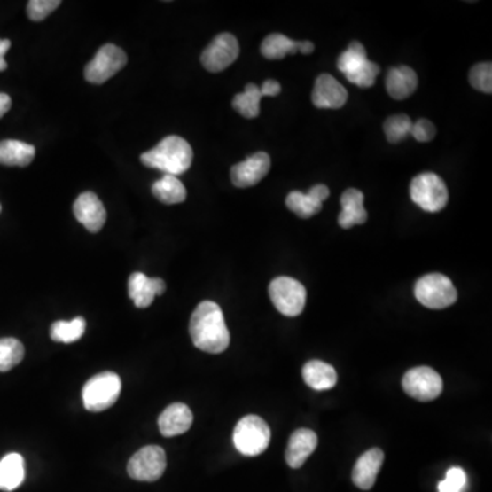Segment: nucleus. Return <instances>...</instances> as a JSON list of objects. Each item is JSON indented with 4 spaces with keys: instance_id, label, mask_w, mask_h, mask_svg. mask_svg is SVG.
<instances>
[{
    "instance_id": "nucleus-1",
    "label": "nucleus",
    "mask_w": 492,
    "mask_h": 492,
    "mask_svg": "<svg viewBox=\"0 0 492 492\" xmlns=\"http://www.w3.org/2000/svg\"><path fill=\"white\" fill-rule=\"evenodd\" d=\"M189 332L194 347L203 352L219 355L229 348V328L216 302L203 301L197 305L191 314Z\"/></svg>"
},
{
    "instance_id": "nucleus-2",
    "label": "nucleus",
    "mask_w": 492,
    "mask_h": 492,
    "mask_svg": "<svg viewBox=\"0 0 492 492\" xmlns=\"http://www.w3.org/2000/svg\"><path fill=\"white\" fill-rule=\"evenodd\" d=\"M146 168L163 171L166 176H178L189 170L193 161V151L188 141L178 136L163 138L153 150L141 155Z\"/></svg>"
},
{
    "instance_id": "nucleus-3",
    "label": "nucleus",
    "mask_w": 492,
    "mask_h": 492,
    "mask_svg": "<svg viewBox=\"0 0 492 492\" xmlns=\"http://www.w3.org/2000/svg\"><path fill=\"white\" fill-rule=\"evenodd\" d=\"M337 66L349 82L360 88L372 87L380 73L379 66L368 59L367 50L358 42L350 43L338 58Z\"/></svg>"
},
{
    "instance_id": "nucleus-4",
    "label": "nucleus",
    "mask_w": 492,
    "mask_h": 492,
    "mask_svg": "<svg viewBox=\"0 0 492 492\" xmlns=\"http://www.w3.org/2000/svg\"><path fill=\"white\" fill-rule=\"evenodd\" d=\"M269 441L271 430L269 424L259 416H245L234 428V446L244 456L254 457L264 453L269 448Z\"/></svg>"
},
{
    "instance_id": "nucleus-5",
    "label": "nucleus",
    "mask_w": 492,
    "mask_h": 492,
    "mask_svg": "<svg viewBox=\"0 0 492 492\" xmlns=\"http://www.w3.org/2000/svg\"><path fill=\"white\" fill-rule=\"evenodd\" d=\"M120 376L113 372H102L88 380L82 390V401L90 412H103L120 398Z\"/></svg>"
},
{
    "instance_id": "nucleus-6",
    "label": "nucleus",
    "mask_w": 492,
    "mask_h": 492,
    "mask_svg": "<svg viewBox=\"0 0 492 492\" xmlns=\"http://www.w3.org/2000/svg\"><path fill=\"white\" fill-rule=\"evenodd\" d=\"M413 203L426 212L441 211L449 203V191L441 176L433 173H423L413 178L410 184Z\"/></svg>"
},
{
    "instance_id": "nucleus-7",
    "label": "nucleus",
    "mask_w": 492,
    "mask_h": 492,
    "mask_svg": "<svg viewBox=\"0 0 492 492\" xmlns=\"http://www.w3.org/2000/svg\"><path fill=\"white\" fill-rule=\"evenodd\" d=\"M418 301L430 309H445L457 301V290L445 275L430 274L416 282Z\"/></svg>"
},
{
    "instance_id": "nucleus-8",
    "label": "nucleus",
    "mask_w": 492,
    "mask_h": 492,
    "mask_svg": "<svg viewBox=\"0 0 492 492\" xmlns=\"http://www.w3.org/2000/svg\"><path fill=\"white\" fill-rule=\"evenodd\" d=\"M269 297L272 304L285 316L294 317L302 314L307 302V290L304 285L293 277H275L269 285Z\"/></svg>"
},
{
    "instance_id": "nucleus-9",
    "label": "nucleus",
    "mask_w": 492,
    "mask_h": 492,
    "mask_svg": "<svg viewBox=\"0 0 492 492\" xmlns=\"http://www.w3.org/2000/svg\"><path fill=\"white\" fill-rule=\"evenodd\" d=\"M128 63L123 50L113 44L103 45L85 67V80L92 84H105V81L117 74Z\"/></svg>"
},
{
    "instance_id": "nucleus-10",
    "label": "nucleus",
    "mask_w": 492,
    "mask_h": 492,
    "mask_svg": "<svg viewBox=\"0 0 492 492\" xmlns=\"http://www.w3.org/2000/svg\"><path fill=\"white\" fill-rule=\"evenodd\" d=\"M168 459L163 449L159 446H145L131 457L128 464V473L133 480L156 481L163 476Z\"/></svg>"
},
{
    "instance_id": "nucleus-11",
    "label": "nucleus",
    "mask_w": 492,
    "mask_h": 492,
    "mask_svg": "<svg viewBox=\"0 0 492 492\" xmlns=\"http://www.w3.org/2000/svg\"><path fill=\"white\" fill-rule=\"evenodd\" d=\"M402 387L405 393L415 400L428 402L441 395L443 380L433 368L416 367L403 376Z\"/></svg>"
},
{
    "instance_id": "nucleus-12",
    "label": "nucleus",
    "mask_w": 492,
    "mask_h": 492,
    "mask_svg": "<svg viewBox=\"0 0 492 492\" xmlns=\"http://www.w3.org/2000/svg\"><path fill=\"white\" fill-rule=\"evenodd\" d=\"M239 55L238 40L230 33H221L204 50L201 63L208 72H223L236 62Z\"/></svg>"
},
{
    "instance_id": "nucleus-13",
    "label": "nucleus",
    "mask_w": 492,
    "mask_h": 492,
    "mask_svg": "<svg viewBox=\"0 0 492 492\" xmlns=\"http://www.w3.org/2000/svg\"><path fill=\"white\" fill-rule=\"evenodd\" d=\"M271 168V158L269 153L257 152L246 160L236 164L231 168V181L237 188H251L257 185Z\"/></svg>"
},
{
    "instance_id": "nucleus-14",
    "label": "nucleus",
    "mask_w": 492,
    "mask_h": 492,
    "mask_svg": "<svg viewBox=\"0 0 492 492\" xmlns=\"http://www.w3.org/2000/svg\"><path fill=\"white\" fill-rule=\"evenodd\" d=\"M75 219L90 233H98L105 226L107 212L102 201L92 191L80 194L73 206Z\"/></svg>"
},
{
    "instance_id": "nucleus-15",
    "label": "nucleus",
    "mask_w": 492,
    "mask_h": 492,
    "mask_svg": "<svg viewBox=\"0 0 492 492\" xmlns=\"http://www.w3.org/2000/svg\"><path fill=\"white\" fill-rule=\"evenodd\" d=\"M330 196V189L325 185H316L307 194L301 191H290L286 197V206L290 211L301 219H309L322 211L323 201Z\"/></svg>"
},
{
    "instance_id": "nucleus-16",
    "label": "nucleus",
    "mask_w": 492,
    "mask_h": 492,
    "mask_svg": "<svg viewBox=\"0 0 492 492\" xmlns=\"http://www.w3.org/2000/svg\"><path fill=\"white\" fill-rule=\"evenodd\" d=\"M310 98L315 107L338 110L347 105L348 90L332 75L320 74Z\"/></svg>"
},
{
    "instance_id": "nucleus-17",
    "label": "nucleus",
    "mask_w": 492,
    "mask_h": 492,
    "mask_svg": "<svg viewBox=\"0 0 492 492\" xmlns=\"http://www.w3.org/2000/svg\"><path fill=\"white\" fill-rule=\"evenodd\" d=\"M166 284L160 277H148L143 272H135L129 277V297L137 308H148L156 295H161Z\"/></svg>"
},
{
    "instance_id": "nucleus-18",
    "label": "nucleus",
    "mask_w": 492,
    "mask_h": 492,
    "mask_svg": "<svg viewBox=\"0 0 492 492\" xmlns=\"http://www.w3.org/2000/svg\"><path fill=\"white\" fill-rule=\"evenodd\" d=\"M383 461H385V453L380 449H371L367 453L363 454L353 468V483L364 491L372 488L378 473L382 468Z\"/></svg>"
},
{
    "instance_id": "nucleus-19",
    "label": "nucleus",
    "mask_w": 492,
    "mask_h": 492,
    "mask_svg": "<svg viewBox=\"0 0 492 492\" xmlns=\"http://www.w3.org/2000/svg\"><path fill=\"white\" fill-rule=\"evenodd\" d=\"M193 424V413L185 403L176 402L164 409L159 418V430L166 438L183 435Z\"/></svg>"
},
{
    "instance_id": "nucleus-20",
    "label": "nucleus",
    "mask_w": 492,
    "mask_h": 492,
    "mask_svg": "<svg viewBox=\"0 0 492 492\" xmlns=\"http://www.w3.org/2000/svg\"><path fill=\"white\" fill-rule=\"evenodd\" d=\"M317 448V435L308 428H300L290 436L286 449V463L290 468L299 469L304 465Z\"/></svg>"
},
{
    "instance_id": "nucleus-21",
    "label": "nucleus",
    "mask_w": 492,
    "mask_h": 492,
    "mask_svg": "<svg viewBox=\"0 0 492 492\" xmlns=\"http://www.w3.org/2000/svg\"><path fill=\"white\" fill-rule=\"evenodd\" d=\"M340 211L338 223L342 229H352L367 222L368 214L364 208V194L358 189H348L340 197Z\"/></svg>"
},
{
    "instance_id": "nucleus-22",
    "label": "nucleus",
    "mask_w": 492,
    "mask_h": 492,
    "mask_svg": "<svg viewBox=\"0 0 492 492\" xmlns=\"http://www.w3.org/2000/svg\"><path fill=\"white\" fill-rule=\"evenodd\" d=\"M418 78L415 70L408 66H398L388 70L386 75V90L395 100H405L418 90Z\"/></svg>"
},
{
    "instance_id": "nucleus-23",
    "label": "nucleus",
    "mask_w": 492,
    "mask_h": 492,
    "mask_svg": "<svg viewBox=\"0 0 492 492\" xmlns=\"http://www.w3.org/2000/svg\"><path fill=\"white\" fill-rule=\"evenodd\" d=\"M302 378L310 388L317 391L330 390L338 382L337 371L324 361L312 360L302 368Z\"/></svg>"
},
{
    "instance_id": "nucleus-24",
    "label": "nucleus",
    "mask_w": 492,
    "mask_h": 492,
    "mask_svg": "<svg viewBox=\"0 0 492 492\" xmlns=\"http://www.w3.org/2000/svg\"><path fill=\"white\" fill-rule=\"evenodd\" d=\"M25 479V461L21 454L10 453L0 459V489L14 491Z\"/></svg>"
},
{
    "instance_id": "nucleus-25",
    "label": "nucleus",
    "mask_w": 492,
    "mask_h": 492,
    "mask_svg": "<svg viewBox=\"0 0 492 492\" xmlns=\"http://www.w3.org/2000/svg\"><path fill=\"white\" fill-rule=\"evenodd\" d=\"M36 155V148L19 140L0 141V164L27 168Z\"/></svg>"
},
{
    "instance_id": "nucleus-26",
    "label": "nucleus",
    "mask_w": 492,
    "mask_h": 492,
    "mask_svg": "<svg viewBox=\"0 0 492 492\" xmlns=\"http://www.w3.org/2000/svg\"><path fill=\"white\" fill-rule=\"evenodd\" d=\"M302 42H295L281 33H272L262 43V54L267 59H284L287 55H294L301 50Z\"/></svg>"
},
{
    "instance_id": "nucleus-27",
    "label": "nucleus",
    "mask_w": 492,
    "mask_h": 492,
    "mask_svg": "<svg viewBox=\"0 0 492 492\" xmlns=\"http://www.w3.org/2000/svg\"><path fill=\"white\" fill-rule=\"evenodd\" d=\"M153 196L163 204H179L186 200V188L178 176H164L152 185Z\"/></svg>"
},
{
    "instance_id": "nucleus-28",
    "label": "nucleus",
    "mask_w": 492,
    "mask_h": 492,
    "mask_svg": "<svg viewBox=\"0 0 492 492\" xmlns=\"http://www.w3.org/2000/svg\"><path fill=\"white\" fill-rule=\"evenodd\" d=\"M262 98L260 88L254 84H248L245 87L244 92L238 93L233 98V108L237 113H241L242 117L254 120L259 117Z\"/></svg>"
},
{
    "instance_id": "nucleus-29",
    "label": "nucleus",
    "mask_w": 492,
    "mask_h": 492,
    "mask_svg": "<svg viewBox=\"0 0 492 492\" xmlns=\"http://www.w3.org/2000/svg\"><path fill=\"white\" fill-rule=\"evenodd\" d=\"M87 322L84 317H75L70 322H55L51 327V338L55 342L73 343L84 335Z\"/></svg>"
},
{
    "instance_id": "nucleus-30",
    "label": "nucleus",
    "mask_w": 492,
    "mask_h": 492,
    "mask_svg": "<svg viewBox=\"0 0 492 492\" xmlns=\"http://www.w3.org/2000/svg\"><path fill=\"white\" fill-rule=\"evenodd\" d=\"M25 355V348L15 338L0 340V372H7L21 363Z\"/></svg>"
},
{
    "instance_id": "nucleus-31",
    "label": "nucleus",
    "mask_w": 492,
    "mask_h": 492,
    "mask_svg": "<svg viewBox=\"0 0 492 492\" xmlns=\"http://www.w3.org/2000/svg\"><path fill=\"white\" fill-rule=\"evenodd\" d=\"M413 122L410 118L405 113H398L388 118L385 122V135L387 137L388 143L397 144L405 140L408 136H410L412 131Z\"/></svg>"
},
{
    "instance_id": "nucleus-32",
    "label": "nucleus",
    "mask_w": 492,
    "mask_h": 492,
    "mask_svg": "<svg viewBox=\"0 0 492 492\" xmlns=\"http://www.w3.org/2000/svg\"><path fill=\"white\" fill-rule=\"evenodd\" d=\"M469 81L474 90L484 93L492 92V65L489 62L479 63L472 67Z\"/></svg>"
},
{
    "instance_id": "nucleus-33",
    "label": "nucleus",
    "mask_w": 492,
    "mask_h": 492,
    "mask_svg": "<svg viewBox=\"0 0 492 492\" xmlns=\"http://www.w3.org/2000/svg\"><path fill=\"white\" fill-rule=\"evenodd\" d=\"M60 6V0H30L27 2V17L32 21H43Z\"/></svg>"
},
{
    "instance_id": "nucleus-34",
    "label": "nucleus",
    "mask_w": 492,
    "mask_h": 492,
    "mask_svg": "<svg viewBox=\"0 0 492 492\" xmlns=\"http://www.w3.org/2000/svg\"><path fill=\"white\" fill-rule=\"evenodd\" d=\"M466 473L458 466L450 468L446 473L445 480L439 483V492H463L466 486Z\"/></svg>"
},
{
    "instance_id": "nucleus-35",
    "label": "nucleus",
    "mask_w": 492,
    "mask_h": 492,
    "mask_svg": "<svg viewBox=\"0 0 492 492\" xmlns=\"http://www.w3.org/2000/svg\"><path fill=\"white\" fill-rule=\"evenodd\" d=\"M410 136L415 137L418 143H430L435 138L436 129L433 122L428 120H418V122L413 123L412 131Z\"/></svg>"
},
{
    "instance_id": "nucleus-36",
    "label": "nucleus",
    "mask_w": 492,
    "mask_h": 492,
    "mask_svg": "<svg viewBox=\"0 0 492 492\" xmlns=\"http://www.w3.org/2000/svg\"><path fill=\"white\" fill-rule=\"evenodd\" d=\"M281 84L275 80H267L262 82V88H260V92H262V98L264 96H274L279 95L281 93Z\"/></svg>"
},
{
    "instance_id": "nucleus-37",
    "label": "nucleus",
    "mask_w": 492,
    "mask_h": 492,
    "mask_svg": "<svg viewBox=\"0 0 492 492\" xmlns=\"http://www.w3.org/2000/svg\"><path fill=\"white\" fill-rule=\"evenodd\" d=\"M12 47V42L7 39H0V72H4L7 69V62L4 59V55L9 51Z\"/></svg>"
},
{
    "instance_id": "nucleus-38",
    "label": "nucleus",
    "mask_w": 492,
    "mask_h": 492,
    "mask_svg": "<svg viewBox=\"0 0 492 492\" xmlns=\"http://www.w3.org/2000/svg\"><path fill=\"white\" fill-rule=\"evenodd\" d=\"M10 108H12V98L7 93H0V120L6 115Z\"/></svg>"
},
{
    "instance_id": "nucleus-39",
    "label": "nucleus",
    "mask_w": 492,
    "mask_h": 492,
    "mask_svg": "<svg viewBox=\"0 0 492 492\" xmlns=\"http://www.w3.org/2000/svg\"><path fill=\"white\" fill-rule=\"evenodd\" d=\"M314 51H315L314 43L307 42V40H304V42H302L301 50H300V52H301V54H304V55H309V54H312V52Z\"/></svg>"
},
{
    "instance_id": "nucleus-40",
    "label": "nucleus",
    "mask_w": 492,
    "mask_h": 492,
    "mask_svg": "<svg viewBox=\"0 0 492 492\" xmlns=\"http://www.w3.org/2000/svg\"><path fill=\"white\" fill-rule=\"evenodd\" d=\"M0 211H2V206H0Z\"/></svg>"
}]
</instances>
